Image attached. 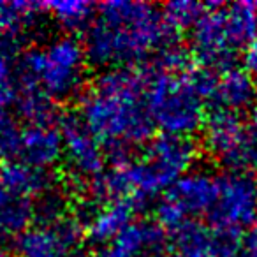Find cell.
<instances>
[{"label":"cell","mask_w":257,"mask_h":257,"mask_svg":"<svg viewBox=\"0 0 257 257\" xmlns=\"http://www.w3.org/2000/svg\"><path fill=\"white\" fill-rule=\"evenodd\" d=\"M175 34L155 4L111 0L97 6L95 20L85 30L83 46L88 64L95 67H131L178 43Z\"/></svg>","instance_id":"cell-2"},{"label":"cell","mask_w":257,"mask_h":257,"mask_svg":"<svg viewBox=\"0 0 257 257\" xmlns=\"http://www.w3.org/2000/svg\"><path fill=\"white\" fill-rule=\"evenodd\" d=\"M157 257H182V255H178V253H159Z\"/></svg>","instance_id":"cell-31"},{"label":"cell","mask_w":257,"mask_h":257,"mask_svg":"<svg viewBox=\"0 0 257 257\" xmlns=\"http://www.w3.org/2000/svg\"><path fill=\"white\" fill-rule=\"evenodd\" d=\"M176 246V253L182 257H208L210 252L211 227L201 220H187L169 232Z\"/></svg>","instance_id":"cell-20"},{"label":"cell","mask_w":257,"mask_h":257,"mask_svg":"<svg viewBox=\"0 0 257 257\" xmlns=\"http://www.w3.org/2000/svg\"><path fill=\"white\" fill-rule=\"evenodd\" d=\"M44 9L58 27L69 32L86 30L97 15V8L86 0H55L44 4Z\"/></svg>","instance_id":"cell-19"},{"label":"cell","mask_w":257,"mask_h":257,"mask_svg":"<svg viewBox=\"0 0 257 257\" xmlns=\"http://www.w3.org/2000/svg\"><path fill=\"white\" fill-rule=\"evenodd\" d=\"M190 51L204 69L224 72L234 67L238 50L225 27L224 4L211 2L208 13L190 30Z\"/></svg>","instance_id":"cell-10"},{"label":"cell","mask_w":257,"mask_h":257,"mask_svg":"<svg viewBox=\"0 0 257 257\" xmlns=\"http://www.w3.org/2000/svg\"><path fill=\"white\" fill-rule=\"evenodd\" d=\"M255 99L257 85L253 81V76L246 69L231 67L218 76L211 102L217 104L218 109L239 113L248 109L255 102Z\"/></svg>","instance_id":"cell-15"},{"label":"cell","mask_w":257,"mask_h":257,"mask_svg":"<svg viewBox=\"0 0 257 257\" xmlns=\"http://www.w3.org/2000/svg\"><path fill=\"white\" fill-rule=\"evenodd\" d=\"M243 64L252 76H257V37L243 50Z\"/></svg>","instance_id":"cell-27"},{"label":"cell","mask_w":257,"mask_h":257,"mask_svg":"<svg viewBox=\"0 0 257 257\" xmlns=\"http://www.w3.org/2000/svg\"><path fill=\"white\" fill-rule=\"evenodd\" d=\"M85 227L76 218L64 217L51 224H36L16 238L18 257H81Z\"/></svg>","instance_id":"cell-8"},{"label":"cell","mask_w":257,"mask_h":257,"mask_svg":"<svg viewBox=\"0 0 257 257\" xmlns=\"http://www.w3.org/2000/svg\"><path fill=\"white\" fill-rule=\"evenodd\" d=\"M224 20L236 50H245L257 37V2L241 0L224 6Z\"/></svg>","instance_id":"cell-18"},{"label":"cell","mask_w":257,"mask_h":257,"mask_svg":"<svg viewBox=\"0 0 257 257\" xmlns=\"http://www.w3.org/2000/svg\"><path fill=\"white\" fill-rule=\"evenodd\" d=\"M0 176L4 185L16 196L43 197L44 194L53 190V176L44 169H37L25 162H6L0 166Z\"/></svg>","instance_id":"cell-16"},{"label":"cell","mask_w":257,"mask_h":257,"mask_svg":"<svg viewBox=\"0 0 257 257\" xmlns=\"http://www.w3.org/2000/svg\"><path fill=\"white\" fill-rule=\"evenodd\" d=\"M140 210L133 201H107L90 211L86 218V241L93 246H102L114 239L125 227L133 224L134 213Z\"/></svg>","instance_id":"cell-14"},{"label":"cell","mask_w":257,"mask_h":257,"mask_svg":"<svg viewBox=\"0 0 257 257\" xmlns=\"http://www.w3.org/2000/svg\"><path fill=\"white\" fill-rule=\"evenodd\" d=\"M36 217V204L30 199L13 194L0 176V238L22 234Z\"/></svg>","instance_id":"cell-17"},{"label":"cell","mask_w":257,"mask_h":257,"mask_svg":"<svg viewBox=\"0 0 257 257\" xmlns=\"http://www.w3.org/2000/svg\"><path fill=\"white\" fill-rule=\"evenodd\" d=\"M0 257H13V252L9 248V245L0 238Z\"/></svg>","instance_id":"cell-30"},{"label":"cell","mask_w":257,"mask_h":257,"mask_svg":"<svg viewBox=\"0 0 257 257\" xmlns=\"http://www.w3.org/2000/svg\"><path fill=\"white\" fill-rule=\"evenodd\" d=\"M166 243V231L157 222L134 220L109 243L97 246L93 257H157Z\"/></svg>","instance_id":"cell-12"},{"label":"cell","mask_w":257,"mask_h":257,"mask_svg":"<svg viewBox=\"0 0 257 257\" xmlns=\"http://www.w3.org/2000/svg\"><path fill=\"white\" fill-rule=\"evenodd\" d=\"M16 109L27 123H55L57 118V102L34 86H20Z\"/></svg>","instance_id":"cell-21"},{"label":"cell","mask_w":257,"mask_h":257,"mask_svg":"<svg viewBox=\"0 0 257 257\" xmlns=\"http://www.w3.org/2000/svg\"><path fill=\"white\" fill-rule=\"evenodd\" d=\"M243 257H257V225L245 236V253Z\"/></svg>","instance_id":"cell-28"},{"label":"cell","mask_w":257,"mask_h":257,"mask_svg":"<svg viewBox=\"0 0 257 257\" xmlns=\"http://www.w3.org/2000/svg\"><path fill=\"white\" fill-rule=\"evenodd\" d=\"M64 217H67V213H65V201L64 197L55 194L53 190L37 199L36 204L37 224H51V222H57Z\"/></svg>","instance_id":"cell-26"},{"label":"cell","mask_w":257,"mask_h":257,"mask_svg":"<svg viewBox=\"0 0 257 257\" xmlns=\"http://www.w3.org/2000/svg\"><path fill=\"white\" fill-rule=\"evenodd\" d=\"M218 196V175L192 169L162 196L155 208L157 224L166 232L175 231L187 220L210 217Z\"/></svg>","instance_id":"cell-7"},{"label":"cell","mask_w":257,"mask_h":257,"mask_svg":"<svg viewBox=\"0 0 257 257\" xmlns=\"http://www.w3.org/2000/svg\"><path fill=\"white\" fill-rule=\"evenodd\" d=\"M22 131L20 123L9 114L0 116V161L16 162L20 161V148H22Z\"/></svg>","instance_id":"cell-24"},{"label":"cell","mask_w":257,"mask_h":257,"mask_svg":"<svg viewBox=\"0 0 257 257\" xmlns=\"http://www.w3.org/2000/svg\"><path fill=\"white\" fill-rule=\"evenodd\" d=\"M211 4H201L196 0H173L162 6V15L175 32L192 30L208 13Z\"/></svg>","instance_id":"cell-22"},{"label":"cell","mask_w":257,"mask_h":257,"mask_svg":"<svg viewBox=\"0 0 257 257\" xmlns=\"http://www.w3.org/2000/svg\"><path fill=\"white\" fill-rule=\"evenodd\" d=\"M257 217V182L248 173L218 175V196L208 220L213 225L241 229Z\"/></svg>","instance_id":"cell-9"},{"label":"cell","mask_w":257,"mask_h":257,"mask_svg":"<svg viewBox=\"0 0 257 257\" xmlns=\"http://www.w3.org/2000/svg\"><path fill=\"white\" fill-rule=\"evenodd\" d=\"M196 157L192 140L161 134L148 141L138 157L113 159V166L88 187L97 201L125 199L143 208L189 175Z\"/></svg>","instance_id":"cell-3"},{"label":"cell","mask_w":257,"mask_h":257,"mask_svg":"<svg viewBox=\"0 0 257 257\" xmlns=\"http://www.w3.org/2000/svg\"><path fill=\"white\" fill-rule=\"evenodd\" d=\"M78 116L111 159L127 157L150 141L155 128L147 106V72L133 67L100 72L81 95Z\"/></svg>","instance_id":"cell-1"},{"label":"cell","mask_w":257,"mask_h":257,"mask_svg":"<svg viewBox=\"0 0 257 257\" xmlns=\"http://www.w3.org/2000/svg\"><path fill=\"white\" fill-rule=\"evenodd\" d=\"M217 79L210 69L169 72L154 67L147 72V106L154 127L175 138L194 136L206 123L208 100L213 99Z\"/></svg>","instance_id":"cell-4"},{"label":"cell","mask_w":257,"mask_h":257,"mask_svg":"<svg viewBox=\"0 0 257 257\" xmlns=\"http://www.w3.org/2000/svg\"><path fill=\"white\" fill-rule=\"evenodd\" d=\"M20 93L18 76L15 71V62L0 60V116L8 114L11 106H16Z\"/></svg>","instance_id":"cell-25"},{"label":"cell","mask_w":257,"mask_h":257,"mask_svg":"<svg viewBox=\"0 0 257 257\" xmlns=\"http://www.w3.org/2000/svg\"><path fill=\"white\" fill-rule=\"evenodd\" d=\"M88 58L81 41L72 36L50 39L22 55L18 85L34 86L58 102L76 97L86 81Z\"/></svg>","instance_id":"cell-5"},{"label":"cell","mask_w":257,"mask_h":257,"mask_svg":"<svg viewBox=\"0 0 257 257\" xmlns=\"http://www.w3.org/2000/svg\"><path fill=\"white\" fill-rule=\"evenodd\" d=\"M204 150L232 173L257 171V138L238 113L215 109L203 128Z\"/></svg>","instance_id":"cell-6"},{"label":"cell","mask_w":257,"mask_h":257,"mask_svg":"<svg viewBox=\"0 0 257 257\" xmlns=\"http://www.w3.org/2000/svg\"><path fill=\"white\" fill-rule=\"evenodd\" d=\"M245 253V238L236 227L211 225L210 252L208 257H243Z\"/></svg>","instance_id":"cell-23"},{"label":"cell","mask_w":257,"mask_h":257,"mask_svg":"<svg viewBox=\"0 0 257 257\" xmlns=\"http://www.w3.org/2000/svg\"><path fill=\"white\" fill-rule=\"evenodd\" d=\"M64 157V138L55 123H27L22 131L20 162L48 171Z\"/></svg>","instance_id":"cell-13"},{"label":"cell","mask_w":257,"mask_h":257,"mask_svg":"<svg viewBox=\"0 0 257 257\" xmlns=\"http://www.w3.org/2000/svg\"><path fill=\"white\" fill-rule=\"evenodd\" d=\"M250 131H252V134L257 138V104L252 107V113H250Z\"/></svg>","instance_id":"cell-29"},{"label":"cell","mask_w":257,"mask_h":257,"mask_svg":"<svg viewBox=\"0 0 257 257\" xmlns=\"http://www.w3.org/2000/svg\"><path fill=\"white\" fill-rule=\"evenodd\" d=\"M64 159L72 178L92 183L104 173V147L90 133L79 116H67L62 121Z\"/></svg>","instance_id":"cell-11"}]
</instances>
